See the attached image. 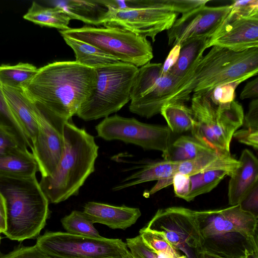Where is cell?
<instances>
[{"label": "cell", "instance_id": "cell-1", "mask_svg": "<svg viewBox=\"0 0 258 258\" xmlns=\"http://www.w3.org/2000/svg\"><path fill=\"white\" fill-rule=\"evenodd\" d=\"M96 80L95 69L75 60L55 61L39 68L22 90L33 104L71 119L92 95Z\"/></svg>", "mask_w": 258, "mask_h": 258}, {"label": "cell", "instance_id": "cell-2", "mask_svg": "<svg viewBox=\"0 0 258 258\" xmlns=\"http://www.w3.org/2000/svg\"><path fill=\"white\" fill-rule=\"evenodd\" d=\"M258 73V47L234 51L213 46L192 69L181 78L167 103H184L190 94L209 95L216 87Z\"/></svg>", "mask_w": 258, "mask_h": 258}, {"label": "cell", "instance_id": "cell-3", "mask_svg": "<svg viewBox=\"0 0 258 258\" xmlns=\"http://www.w3.org/2000/svg\"><path fill=\"white\" fill-rule=\"evenodd\" d=\"M64 148L54 172L41 177L39 184L49 202L57 204L78 194L95 170L99 147L94 137L69 119L63 131Z\"/></svg>", "mask_w": 258, "mask_h": 258}, {"label": "cell", "instance_id": "cell-4", "mask_svg": "<svg viewBox=\"0 0 258 258\" xmlns=\"http://www.w3.org/2000/svg\"><path fill=\"white\" fill-rule=\"evenodd\" d=\"M0 192L6 206V229L4 234L18 241L38 237L50 211L49 201L36 175L0 176Z\"/></svg>", "mask_w": 258, "mask_h": 258}, {"label": "cell", "instance_id": "cell-5", "mask_svg": "<svg viewBox=\"0 0 258 258\" xmlns=\"http://www.w3.org/2000/svg\"><path fill=\"white\" fill-rule=\"evenodd\" d=\"M190 108L194 118L192 137L216 152L230 155L232 138L243 123L241 105L235 100L216 105L208 95L194 94Z\"/></svg>", "mask_w": 258, "mask_h": 258}, {"label": "cell", "instance_id": "cell-6", "mask_svg": "<svg viewBox=\"0 0 258 258\" xmlns=\"http://www.w3.org/2000/svg\"><path fill=\"white\" fill-rule=\"evenodd\" d=\"M139 68L120 62L95 69L97 80L92 95L76 115L85 121L106 118L130 101L131 89Z\"/></svg>", "mask_w": 258, "mask_h": 258}, {"label": "cell", "instance_id": "cell-7", "mask_svg": "<svg viewBox=\"0 0 258 258\" xmlns=\"http://www.w3.org/2000/svg\"><path fill=\"white\" fill-rule=\"evenodd\" d=\"M59 32L62 37L87 43L120 61L137 68L150 62L153 57L152 47L147 38L120 27L84 26Z\"/></svg>", "mask_w": 258, "mask_h": 258}, {"label": "cell", "instance_id": "cell-8", "mask_svg": "<svg viewBox=\"0 0 258 258\" xmlns=\"http://www.w3.org/2000/svg\"><path fill=\"white\" fill-rule=\"evenodd\" d=\"M144 228L161 235L186 258H202L204 238L199 211L182 207L160 209Z\"/></svg>", "mask_w": 258, "mask_h": 258}, {"label": "cell", "instance_id": "cell-9", "mask_svg": "<svg viewBox=\"0 0 258 258\" xmlns=\"http://www.w3.org/2000/svg\"><path fill=\"white\" fill-rule=\"evenodd\" d=\"M36 244L56 258H125L130 252L120 239L66 232H46L37 237Z\"/></svg>", "mask_w": 258, "mask_h": 258}, {"label": "cell", "instance_id": "cell-10", "mask_svg": "<svg viewBox=\"0 0 258 258\" xmlns=\"http://www.w3.org/2000/svg\"><path fill=\"white\" fill-rule=\"evenodd\" d=\"M162 63L149 62L139 68L131 89L129 110L150 118L160 113L180 78L162 74Z\"/></svg>", "mask_w": 258, "mask_h": 258}, {"label": "cell", "instance_id": "cell-11", "mask_svg": "<svg viewBox=\"0 0 258 258\" xmlns=\"http://www.w3.org/2000/svg\"><path fill=\"white\" fill-rule=\"evenodd\" d=\"M95 130L97 136L105 140H119L145 150L161 151L162 155L171 144V131L168 126L144 123L117 114L104 118Z\"/></svg>", "mask_w": 258, "mask_h": 258}, {"label": "cell", "instance_id": "cell-12", "mask_svg": "<svg viewBox=\"0 0 258 258\" xmlns=\"http://www.w3.org/2000/svg\"><path fill=\"white\" fill-rule=\"evenodd\" d=\"M178 14L171 11L168 0H152L148 7L128 10L107 8L103 25L116 26L144 37L153 42L159 33L169 30Z\"/></svg>", "mask_w": 258, "mask_h": 258}, {"label": "cell", "instance_id": "cell-13", "mask_svg": "<svg viewBox=\"0 0 258 258\" xmlns=\"http://www.w3.org/2000/svg\"><path fill=\"white\" fill-rule=\"evenodd\" d=\"M32 104L38 133L32 153L41 177H45L54 172L61 159L64 148V126L70 119L60 116L44 107Z\"/></svg>", "mask_w": 258, "mask_h": 258}, {"label": "cell", "instance_id": "cell-14", "mask_svg": "<svg viewBox=\"0 0 258 258\" xmlns=\"http://www.w3.org/2000/svg\"><path fill=\"white\" fill-rule=\"evenodd\" d=\"M230 6L202 5L176 19L167 30L168 45L173 47L200 37H211L230 11Z\"/></svg>", "mask_w": 258, "mask_h": 258}, {"label": "cell", "instance_id": "cell-15", "mask_svg": "<svg viewBox=\"0 0 258 258\" xmlns=\"http://www.w3.org/2000/svg\"><path fill=\"white\" fill-rule=\"evenodd\" d=\"M199 216L204 238L231 232L249 236L257 235V218L243 210L239 204L222 209L199 211Z\"/></svg>", "mask_w": 258, "mask_h": 258}, {"label": "cell", "instance_id": "cell-16", "mask_svg": "<svg viewBox=\"0 0 258 258\" xmlns=\"http://www.w3.org/2000/svg\"><path fill=\"white\" fill-rule=\"evenodd\" d=\"M213 46L236 52L258 47V15L242 17L228 14L210 38L207 48Z\"/></svg>", "mask_w": 258, "mask_h": 258}, {"label": "cell", "instance_id": "cell-17", "mask_svg": "<svg viewBox=\"0 0 258 258\" xmlns=\"http://www.w3.org/2000/svg\"><path fill=\"white\" fill-rule=\"evenodd\" d=\"M202 252L222 258H258L257 236L236 232L210 235L204 238Z\"/></svg>", "mask_w": 258, "mask_h": 258}, {"label": "cell", "instance_id": "cell-18", "mask_svg": "<svg viewBox=\"0 0 258 258\" xmlns=\"http://www.w3.org/2000/svg\"><path fill=\"white\" fill-rule=\"evenodd\" d=\"M83 212L94 223L102 224L113 229L125 230L134 224L141 216L138 208L96 202L85 204Z\"/></svg>", "mask_w": 258, "mask_h": 258}, {"label": "cell", "instance_id": "cell-19", "mask_svg": "<svg viewBox=\"0 0 258 258\" xmlns=\"http://www.w3.org/2000/svg\"><path fill=\"white\" fill-rule=\"evenodd\" d=\"M239 166L231 175L228 197L231 206L239 204L258 182V160L249 150H244L238 160Z\"/></svg>", "mask_w": 258, "mask_h": 258}, {"label": "cell", "instance_id": "cell-20", "mask_svg": "<svg viewBox=\"0 0 258 258\" xmlns=\"http://www.w3.org/2000/svg\"><path fill=\"white\" fill-rule=\"evenodd\" d=\"M0 88L10 111L23 130L32 152L38 133L33 105L22 89L1 86Z\"/></svg>", "mask_w": 258, "mask_h": 258}, {"label": "cell", "instance_id": "cell-21", "mask_svg": "<svg viewBox=\"0 0 258 258\" xmlns=\"http://www.w3.org/2000/svg\"><path fill=\"white\" fill-rule=\"evenodd\" d=\"M240 162L230 155L210 151L192 160L179 162L176 173L189 176L210 170H224L229 176L239 166Z\"/></svg>", "mask_w": 258, "mask_h": 258}, {"label": "cell", "instance_id": "cell-22", "mask_svg": "<svg viewBox=\"0 0 258 258\" xmlns=\"http://www.w3.org/2000/svg\"><path fill=\"white\" fill-rule=\"evenodd\" d=\"M54 7L63 10L71 20H78L95 26L103 25L107 8L96 1H53Z\"/></svg>", "mask_w": 258, "mask_h": 258}, {"label": "cell", "instance_id": "cell-23", "mask_svg": "<svg viewBox=\"0 0 258 258\" xmlns=\"http://www.w3.org/2000/svg\"><path fill=\"white\" fill-rule=\"evenodd\" d=\"M179 162L160 161L145 164L141 169L122 180L113 187L114 191L119 190L138 184L172 177L176 173Z\"/></svg>", "mask_w": 258, "mask_h": 258}, {"label": "cell", "instance_id": "cell-24", "mask_svg": "<svg viewBox=\"0 0 258 258\" xmlns=\"http://www.w3.org/2000/svg\"><path fill=\"white\" fill-rule=\"evenodd\" d=\"M38 171L37 163L31 152L21 149L0 154V176H29Z\"/></svg>", "mask_w": 258, "mask_h": 258}, {"label": "cell", "instance_id": "cell-25", "mask_svg": "<svg viewBox=\"0 0 258 258\" xmlns=\"http://www.w3.org/2000/svg\"><path fill=\"white\" fill-rule=\"evenodd\" d=\"M62 37L67 44L73 50L75 61L84 66L96 69L121 62L87 43L71 37Z\"/></svg>", "mask_w": 258, "mask_h": 258}, {"label": "cell", "instance_id": "cell-26", "mask_svg": "<svg viewBox=\"0 0 258 258\" xmlns=\"http://www.w3.org/2000/svg\"><path fill=\"white\" fill-rule=\"evenodd\" d=\"M209 39L207 37H200L182 43L178 58L168 73L179 78H183L203 56Z\"/></svg>", "mask_w": 258, "mask_h": 258}, {"label": "cell", "instance_id": "cell-27", "mask_svg": "<svg viewBox=\"0 0 258 258\" xmlns=\"http://www.w3.org/2000/svg\"><path fill=\"white\" fill-rule=\"evenodd\" d=\"M23 18L41 26L54 28L59 31L69 29L71 20L62 9L55 7H43L35 2L32 3Z\"/></svg>", "mask_w": 258, "mask_h": 258}, {"label": "cell", "instance_id": "cell-28", "mask_svg": "<svg viewBox=\"0 0 258 258\" xmlns=\"http://www.w3.org/2000/svg\"><path fill=\"white\" fill-rule=\"evenodd\" d=\"M211 150L193 137L181 136L171 144L162 157L164 160L181 162L192 160Z\"/></svg>", "mask_w": 258, "mask_h": 258}, {"label": "cell", "instance_id": "cell-29", "mask_svg": "<svg viewBox=\"0 0 258 258\" xmlns=\"http://www.w3.org/2000/svg\"><path fill=\"white\" fill-rule=\"evenodd\" d=\"M160 113L167 122L171 132L179 134L191 130L194 124L191 108L184 103H168L164 105Z\"/></svg>", "mask_w": 258, "mask_h": 258}, {"label": "cell", "instance_id": "cell-30", "mask_svg": "<svg viewBox=\"0 0 258 258\" xmlns=\"http://www.w3.org/2000/svg\"><path fill=\"white\" fill-rule=\"evenodd\" d=\"M38 69L29 63L0 66V86L22 89L34 77Z\"/></svg>", "mask_w": 258, "mask_h": 258}, {"label": "cell", "instance_id": "cell-31", "mask_svg": "<svg viewBox=\"0 0 258 258\" xmlns=\"http://www.w3.org/2000/svg\"><path fill=\"white\" fill-rule=\"evenodd\" d=\"M229 173L224 170H210L200 172L189 176L190 189L185 199L190 202L201 195L208 193L213 189Z\"/></svg>", "mask_w": 258, "mask_h": 258}, {"label": "cell", "instance_id": "cell-32", "mask_svg": "<svg viewBox=\"0 0 258 258\" xmlns=\"http://www.w3.org/2000/svg\"><path fill=\"white\" fill-rule=\"evenodd\" d=\"M66 232L82 236L100 237L94 223L81 211L74 210L61 219Z\"/></svg>", "mask_w": 258, "mask_h": 258}, {"label": "cell", "instance_id": "cell-33", "mask_svg": "<svg viewBox=\"0 0 258 258\" xmlns=\"http://www.w3.org/2000/svg\"><path fill=\"white\" fill-rule=\"evenodd\" d=\"M0 127L14 136L24 150H29L28 140L10 111L0 88Z\"/></svg>", "mask_w": 258, "mask_h": 258}, {"label": "cell", "instance_id": "cell-34", "mask_svg": "<svg viewBox=\"0 0 258 258\" xmlns=\"http://www.w3.org/2000/svg\"><path fill=\"white\" fill-rule=\"evenodd\" d=\"M139 233L146 244L166 258H186L176 251L159 234L146 230L144 227L140 230Z\"/></svg>", "mask_w": 258, "mask_h": 258}, {"label": "cell", "instance_id": "cell-35", "mask_svg": "<svg viewBox=\"0 0 258 258\" xmlns=\"http://www.w3.org/2000/svg\"><path fill=\"white\" fill-rule=\"evenodd\" d=\"M251 77V76H246L216 87L209 95L210 100L216 105L231 102L234 100L235 90L237 86L241 83Z\"/></svg>", "mask_w": 258, "mask_h": 258}, {"label": "cell", "instance_id": "cell-36", "mask_svg": "<svg viewBox=\"0 0 258 258\" xmlns=\"http://www.w3.org/2000/svg\"><path fill=\"white\" fill-rule=\"evenodd\" d=\"M0 258H56L41 249L36 244L33 246H20L12 251L1 254Z\"/></svg>", "mask_w": 258, "mask_h": 258}, {"label": "cell", "instance_id": "cell-37", "mask_svg": "<svg viewBox=\"0 0 258 258\" xmlns=\"http://www.w3.org/2000/svg\"><path fill=\"white\" fill-rule=\"evenodd\" d=\"M230 6V15L242 17L258 15L257 0L233 1Z\"/></svg>", "mask_w": 258, "mask_h": 258}, {"label": "cell", "instance_id": "cell-38", "mask_svg": "<svg viewBox=\"0 0 258 258\" xmlns=\"http://www.w3.org/2000/svg\"><path fill=\"white\" fill-rule=\"evenodd\" d=\"M172 184L175 196L185 200L190 189L189 176L176 173L173 176Z\"/></svg>", "mask_w": 258, "mask_h": 258}, {"label": "cell", "instance_id": "cell-39", "mask_svg": "<svg viewBox=\"0 0 258 258\" xmlns=\"http://www.w3.org/2000/svg\"><path fill=\"white\" fill-rule=\"evenodd\" d=\"M239 205L243 210L252 214L257 218L258 182L254 185Z\"/></svg>", "mask_w": 258, "mask_h": 258}, {"label": "cell", "instance_id": "cell-40", "mask_svg": "<svg viewBox=\"0 0 258 258\" xmlns=\"http://www.w3.org/2000/svg\"><path fill=\"white\" fill-rule=\"evenodd\" d=\"M239 142L250 146L254 149L258 148V130L242 128L237 130L233 136Z\"/></svg>", "mask_w": 258, "mask_h": 258}, {"label": "cell", "instance_id": "cell-41", "mask_svg": "<svg viewBox=\"0 0 258 258\" xmlns=\"http://www.w3.org/2000/svg\"><path fill=\"white\" fill-rule=\"evenodd\" d=\"M20 149H22L16 138L0 127V154L11 153Z\"/></svg>", "mask_w": 258, "mask_h": 258}, {"label": "cell", "instance_id": "cell-42", "mask_svg": "<svg viewBox=\"0 0 258 258\" xmlns=\"http://www.w3.org/2000/svg\"><path fill=\"white\" fill-rule=\"evenodd\" d=\"M243 128L258 130V99L252 100L249 105L247 113L244 116Z\"/></svg>", "mask_w": 258, "mask_h": 258}, {"label": "cell", "instance_id": "cell-43", "mask_svg": "<svg viewBox=\"0 0 258 258\" xmlns=\"http://www.w3.org/2000/svg\"><path fill=\"white\" fill-rule=\"evenodd\" d=\"M181 45L177 44L172 47L170 51L165 60L162 63V74H166L176 63L180 52Z\"/></svg>", "mask_w": 258, "mask_h": 258}, {"label": "cell", "instance_id": "cell-44", "mask_svg": "<svg viewBox=\"0 0 258 258\" xmlns=\"http://www.w3.org/2000/svg\"><path fill=\"white\" fill-rule=\"evenodd\" d=\"M258 97V78L248 82L241 91V99L255 98Z\"/></svg>", "mask_w": 258, "mask_h": 258}, {"label": "cell", "instance_id": "cell-45", "mask_svg": "<svg viewBox=\"0 0 258 258\" xmlns=\"http://www.w3.org/2000/svg\"><path fill=\"white\" fill-rule=\"evenodd\" d=\"M6 229V213L4 199L0 192V233H4Z\"/></svg>", "mask_w": 258, "mask_h": 258}, {"label": "cell", "instance_id": "cell-46", "mask_svg": "<svg viewBox=\"0 0 258 258\" xmlns=\"http://www.w3.org/2000/svg\"><path fill=\"white\" fill-rule=\"evenodd\" d=\"M202 258H222L206 252H202Z\"/></svg>", "mask_w": 258, "mask_h": 258}, {"label": "cell", "instance_id": "cell-47", "mask_svg": "<svg viewBox=\"0 0 258 258\" xmlns=\"http://www.w3.org/2000/svg\"><path fill=\"white\" fill-rule=\"evenodd\" d=\"M125 258H134L131 254V253L129 252L127 256Z\"/></svg>", "mask_w": 258, "mask_h": 258}, {"label": "cell", "instance_id": "cell-48", "mask_svg": "<svg viewBox=\"0 0 258 258\" xmlns=\"http://www.w3.org/2000/svg\"><path fill=\"white\" fill-rule=\"evenodd\" d=\"M174 1H175V0H174ZM175 2H176V9H177V3H176V1H175ZM176 10H175V11H176Z\"/></svg>", "mask_w": 258, "mask_h": 258}, {"label": "cell", "instance_id": "cell-49", "mask_svg": "<svg viewBox=\"0 0 258 258\" xmlns=\"http://www.w3.org/2000/svg\"><path fill=\"white\" fill-rule=\"evenodd\" d=\"M1 237L0 236V243H1Z\"/></svg>", "mask_w": 258, "mask_h": 258}]
</instances>
